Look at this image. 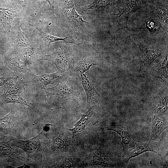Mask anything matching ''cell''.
Listing matches in <instances>:
<instances>
[{
    "label": "cell",
    "mask_w": 168,
    "mask_h": 168,
    "mask_svg": "<svg viewBox=\"0 0 168 168\" xmlns=\"http://www.w3.org/2000/svg\"><path fill=\"white\" fill-rule=\"evenodd\" d=\"M119 1V0H93L88 5L76 8L86 18L95 19L111 12Z\"/></svg>",
    "instance_id": "obj_1"
},
{
    "label": "cell",
    "mask_w": 168,
    "mask_h": 168,
    "mask_svg": "<svg viewBox=\"0 0 168 168\" xmlns=\"http://www.w3.org/2000/svg\"><path fill=\"white\" fill-rule=\"evenodd\" d=\"M44 89L47 98L54 103H62L68 100L79 102L80 93L70 88L62 81L54 87Z\"/></svg>",
    "instance_id": "obj_2"
},
{
    "label": "cell",
    "mask_w": 168,
    "mask_h": 168,
    "mask_svg": "<svg viewBox=\"0 0 168 168\" xmlns=\"http://www.w3.org/2000/svg\"><path fill=\"white\" fill-rule=\"evenodd\" d=\"M43 60L54 64L58 69L57 72L62 75L69 72L73 68V60L70 56L67 47L64 44L58 47L51 54H45Z\"/></svg>",
    "instance_id": "obj_3"
},
{
    "label": "cell",
    "mask_w": 168,
    "mask_h": 168,
    "mask_svg": "<svg viewBox=\"0 0 168 168\" xmlns=\"http://www.w3.org/2000/svg\"><path fill=\"white\" fill-rule=\"evenodd\" d=\"M167 149L160 140L157 141L150 140L146 142H137L133 150L124 155L123 161L127 164L131 158L147 151L153 152L161 157H163L167 153Z\"/></svg>",
    "instance_id": "obj_4"
},
{
    "label": "cell",
    "mask_w": 168,
    "mask_h": 168,
    "mask_svg": "<svg viewBox=\"0 0 168 168\" xmlns=\"http://www.w3.org/2000/svg\"><path fill=\"white\" fill-rule=\"evenodd\" d=\"M107 129L116 132L120 136L122 139V152L124 155L136 144V139L129 132L128 126L124 120L121 119L117 122H111L107 126Z\"/></svg>",
    "instance_id": "obj_5"
},
{
    "label": "cell",
    "mask_w": 168,
    "mask_h": 168,
    "mask_svg": "<svg viewBox=\"0 0 168 168\" xmlns=\"http://www.w3.org/2000/svg\"><path fill=\"white\" fill-rule=\"evenodd\" d=\"M141 7V0H130L117 13L112 15L113 23L119 28L128 29V19L132 14Z\"/></svg>",
    "instance_id": "obj_6"
},
{
    "label": "cell",
    "mask_w": 168,
    "mask_h": 168,
    "mask_svg": "<svg viewBox=\"0 0 168 168\" xmlns=\"http://www.w3.org/2000/svg\"><path fill=\"white\" fill-rule=\"evenodd\" d=\"M60 13L62 23L69 32L80 31L88 23L77 13L74 7L68 9L61 10Z\"/></svg>",
    "instance_id": "obj_7"
},
{
    "label": "cell",
    "mask_w": 168,
    "mask_h": 168,
    "mask_svg": "<svg viewBox=\"0 0 168 168\" xmlns=\"http://www.w3.org/2000/svg\"><path fill=\"white\" fill-rule=\"evenodd\" d=\"M18 55L22 61L29 65L43 60L45 57L41 46L34 43H31L26 47L20 49Z\"/></svg>",
    "instance_id": "obj_8"
},
{
    "label": "cell",
    "mask_w": 168,
    "mask_h": 168,
    "mask_svg": "<svg viewBox=\"0 0 168 168\" xmlns=\"http://www.w3.org/2000/svg\"><path fill=\"white\" fill-rule=\"evenodd\" d=\"M74 70L85 91L87 98V106L89 107L94 106L97 102L99 94L93 84L90 81L84 72H82L77 68H75Z\"/></svg>",
    "instance_id": "obj_9"
},
{
    "label": "cell",
    "mask_w": 168,
    "mask_h": 168,
    "mask_svg": "<svg viewBox=\"0 0 168 168\" xmlns=\"http://www.w3.org/2000/svg\"><path fill=\"white\" fill-rule=\"evenodd\" d=\"M14 25L10 30L11 40L13 44L20 49L29 46L31 42L26 34L21 29L19 26V19L14 21Z\"/></svg>",
    "instance_id": "obj_10"
},
{
    "label": "cell",
    "mask_w": 168,
    "mask_h": 168,
    "mask_svg": "<svg viewBox=\"0 0 168 168\" xmlns=\"http://www.w3.org/2000/svg\"><path fill=\"white\" fill-rule=\"evenodd\" d=\"M38 136L29 140L18 141L16 145L23 149L29 156H34L38 154V152L42 154L45 144H41Z\"/></svg>",
    "instance_id": "obj_11"
},
{
    "label": "cell",
    "mask_w": 168,
    "mask_h": 168,
    "mask_svg": "<svg viewBox=\"0 0 168 168\" xmlns=\"http://www.w3.org/2000/svg\"><path fill=\"white\" fill-rule=\"evenodd\" d=\"M168 128L167 118L155 114L152 117L150 140H160L162 133Z\"/></svg>",
    "instance_id": "obj_12"
},
{
    "label": "cell",
    "mask_w": 168,
    "mask_h": 168,
    "mask_svg": "<svg viewBox=\"0 0 168 168\" xmlns=\"http://www.w3.org/2000/svg\"><path fill=\"white\" fill-rule=\"evenodd\" d=\"M6 62L7 67L13 72L31 75L33 74L26 64L21 60L18 54H11L7 58Z\"/></svg>",
    "instance_id": "obj_13"
},
{
    "label": "cell",
    "mask_w": 168,
    "mask_h": 168,
    "mask_svg": "<svg viewBox=\"0 0 168 168\" xmlns=\"http://www.w3.org/2000/svg\"><path fill=\"white\" fill-rule=\"evenodd\" d=\"M36 86L39 88H44L47 85L62 81L63 77L57 72L52 74L42 73L37 76L31 75Z\"/></svg>",
    "instance_id": "obj_14"
},
{
    "label": "cell",
    "mask_w": 168,
    "mask_h": 168,
    "mask_svg": "<svg viewBox=\"0 0 168 168\" xmlns=\"http://www.w3.org/2000/svg\"><path fill=\"white\" fill-rule=\"evenodd\" d=\"M25 82L18 76L12 78L4 85V93L12 95H20L25 89Z\"/></svg>",
    "instance_id": "obj_15"
},
{
    "label": "cell",
    "mask_w": 168,
    "mask_h": 168,
    "mask_svg": "<svg viewBox=\"0 0 168 168\" xmlns=\"http://www.w3.org/2000/svg\"><path fill=\"white\" fill-rule=\"evenodd\" d=\"M13 4L7 8H0V21L4 29L10 32L14 18L18 16L17 12L14 9Z\"/></svg>",
    "instance_id": "obj_16"
},
{
    "label": "cell",
    "mask_w": 168,
    "mask_h": 168,
    "mask_svg": "<svg viewBox=\"0 0 168 168\" xmlns=\"http://www.w3.org/2000/svg\"><path fill=\"white\" fill-rule=\"evenodd\" d=\"M94 107V106L90 107L87 111L83 114L80 113L81 118L74 124V128L71 129H66L72 132V138H74L76 133L82 132L85 129L93 113Z\"/></svg>",
    "instance_id": "obj_17"
},
{
    "label": "cell",
    "mask_w": 168,
    "mask_h": 168,
    "mask_svg": "<svg viewBox=\"0 0 168 168\" xmlns=\"http://www.w3.org/2000/svg\"><path fill=\"white\" fill-rule=\"evenodd\" d=\"M29 25L34 27L39 31L40 35L43 38L47 47H49L51 43L59 41H63L66 43H69V38L68 35L65 38L55 37L43 31L40 27L38 25L30 24Z\"/></svg>",
    "instance_id": "obj_18"
},
{
    "label": "cell",
    "mask_w": 168,
    "mask_h": 168,
    "mask_svg": "<svg viewBox=\"0 0 168 168\" xmlns=\"http://www.w3.org/2000/svg\"><path fill=\"white\" fill-rule=\"evenodd\" d=\"M134 39L140 48L142 56L145 59L152 60L160 54L159 52L150 48L147 45L136 38H134Z\"/></svg>",
    "instance_id": "obj_19"
},
{
    "label": "cell",
    "mask_w": 168,
    "mask_h": 168,
    "mask_svg": "<svg viewBox=\"0 0 168 168\" xmlns=\"http://www.w3.org/2000/svg\"><path fill=\"white\" fill-rule=\"evenodd\" d=\"M1 97L2 100L1 102L3 104L18 103L25 105L32 108L31 106L20 95H12L4 93Z\"/></svg>",
    "instance_id": "obj_20"
},
{
    "label": "cell",
    "mask_w": 168,
    "mask_h": 168,
    "mask_svg": "<svg viewBox=\"0 0 168 168\" xmlns=\"http://www.w3.org/2000/svg\"><path fill=\"white\" fill-rule=\"evenodd\" d=\"M93 160L95 164L101 166H107L110 164L107 156L101 150L96 151L93 155Z\"/></svg>",
    "instance_id": "obj_21"
},
{
    "label": "cell",
    "mask_w": 168,
    "mask_h": 168,
    "mask_svg": "<svg viewBox=\"0 0 168 168\" xmlns=\"http://www.w3.org/2000/svg\"><path fill=\"white\" fill-rule=\"evenodd\" d=\"M155 12L157 17L165 26L168 27V7H158L155 9Z\"/></svg>",
    "instance_id": "obj_22"
},
{
    "label": "cell",
    "mask_w": 168,
    "mask_h": 168,
    "mask_svg": "<svg viewBox=\"0 0 168 168\" xmlns=\"http://www.w3.org/2000/svg\"><path fill=\"white\" fill-rule=\"evenodd\" d=\"M96 65V63L90 60L85 59L79 62L78 67L77 68L82 72L84 73L88 70L91 66Z\"/></svg>",
    "instance_id": "obj_23"
},
{
    "label": "cell",
    "mask_w": 168,
    "mask_h": 168,
    "mask_svg": "<svg viewBox=\"0 0 168 168\" xmlns=\"http://www.w3.org/2000/svg\"><path fill=\"white\" fill-rule=\"evenodd\" d=\"M61 10L68 9L74 7L73 0H58Z\"/></svg>",
    "instance_id": "obj_24"
},
{
    "label": "cell",
    "mask_w": 168,
    "mask_h": 168,
    "mask_svg": "<svg viewBox=\"0 0 168 168\" xmlns=\"http://www.w3.org/2000/svg\"><path fill=\"white\" fill-rule=\"evenodd\" d=\"M65 145L64 140L60 138H56L53 142V146L56 149L63 148Z\"/></svg>",
    "instance_id": "obj_25"
},
{
    "label": "cell",
    "mask_w": 168,
    "mask_h": 168,
    "mask_svg": "<svg viewBox=\"0 0 168 168\" xmlns=\"http://www.w3.org/2000/svg\"><path fill=\"white\" fill-rule=\"evenodd\" d=\"M76 7H82L91 3L93 0H73Z\"/></svg>",
    "instance_id": "obj_26"
},
{
    "label": "cell",
    "mask_w": 168,
    "mask_h": 168,
    "mask_svg": "<svg viewBox=\"0 0 168 168\" xmlns=\"http://www.w3.org/2000/svg\"><path fill=\"white\" fill-rule=\"evenodd\" d=\"M154 19L152 18L149 19L146 22L147 26L149 28L150 30L152 31H154L156 30L157 27L156 24V22L154 21Z\"/></svg>",
    "instance_id": "obj_27"
},
{
    "label": "cell",
    "mask_w": 168,
    "mask_h": 168,
    "mask_svg": "<svg viewBox=\"0 0 168 168\" xmlns=\"http://www.w3.org/2000/svg\"><path fill=\"white\" fill-rule=\"evenodd\" d=\"M12 77H4L0 76V86L5 84Z\"/></svg>",
    "instance_id": "obj_28"
},
{
    "label": "cell",
    "mask_w": 168,
    "mask_h": 168,
    "mask_svg": "<svg viewBox=\"0 0 168 168\" xmlns=\"http://www.w3.org/2000/svg\"><path fill=\"white\" fill-rule=\"evenodd\" d=\"M47 2L49 4V10L53 12H54V3L55 0H44Z\"/></svg>",
    "instance_id": "obj_29"
},
{
    "label": "cell",
    "mask_w": 168,
    "mask_h": 168,
    "mask_svg": "<svg viewBox=\"0 0 168 168\" xmlns=\"http://www.w3.org/2000/svg\"><path fill=\"white\" fill-rule=\"evenodd\" d=\"M18 3L21 4H23L24 0H16Z\"/></svg>",
    "instance_id": "obj_30"
}]
</instances>
